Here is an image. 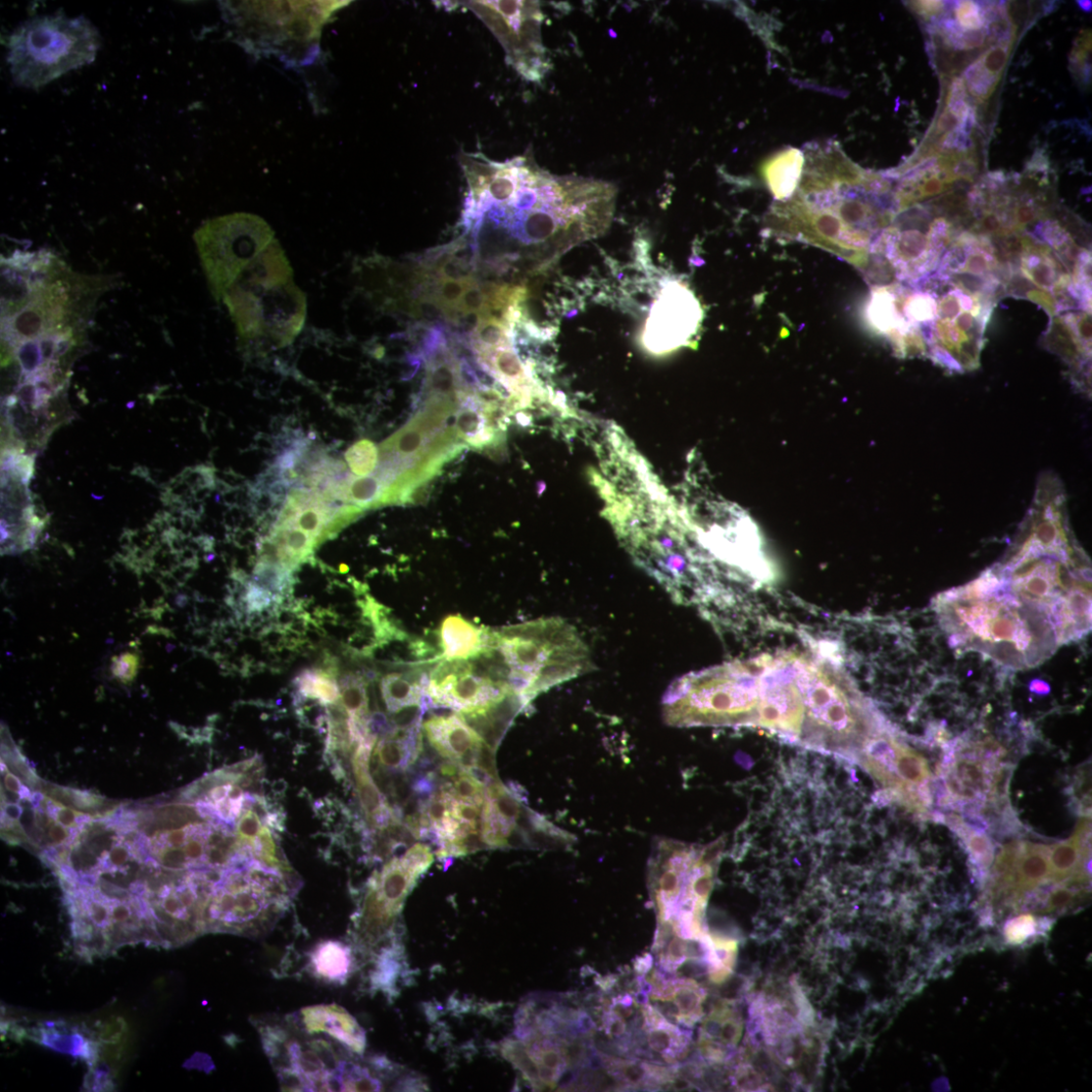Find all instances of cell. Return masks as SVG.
<instances>
[{"label":"cell","instance_id":"cell-1","mask_svg":"<svg viewBox=\"0 0 1092 1092\" xmlns=\"http://www.w3.org/2000/svg\"><path fill=\"white\" fill-rule=\"evenodd\" d=\"M460 162L469 185L463 224L483 264L508 261L541 271L603 235L613 222L615 185L554 175L530 152L502 163L462 152Z\"/></svg>","mask_w":1092,"mask_h":1092},{"label":"cell","instance_id":"cell-2","mask_svg":"<svg viewBox=\"0 0 1092 1092\" xmlns=\"http://www.w3.org/2000/svg\"><path fill=\"white\" fill-rule=\"evenodd\" d=\"M935 610L955 646L1014 670L1035 668L1064 646L1053 621L1010 592L994 569L939 595Z\"/></svg>","mask_w":1092,"mask_h":1092},{"label":"cell","instance_id":"cell-3","mask_svg":"<svg viewBox=\"0 0 1092 1092\" xmlns=\"http://www.w3.org/2000/svg\"><path fill=\"white\" fill-rule=\"evenodd\" d=\"M759 701L755 660L728 663L672 682L664 720L673 727L756 726Z\"/></svg>","mask_w":1092,"mask_h":1092},{"label":"cell","instance_id":"cell-4","mask_svg":"<svg viewBox=\"0 0 1092 1092\" xmlns=\"http://www.w3.org/2000/svg\"><path fill=\"white\" fill-rule=\"evenodd\" d=\"M100 31L83 16L64 13L41 16L22 24L10 37L8 62L15 84L40 89L95 60Z\"/></svg>","mask_w":1092,"mask_h":1092},{"label":"cell","instance_id":"cell-5","mask_svg":"<svg viewBox=\"0 0 1092 1092\" xmlns=\"http://www.w3.org/2000/svg\"><path fill=\"white\" fill-rule=\"evenodd\" d=\"M927 279L934 288L937 304L927 352L950 368H974L1000 295L985 282L968 275L936 272Z\"/></svg>","mask_w":1092,"mask_h":1092},{"label":"cell","instance_id":"cell-6","mask_svg":"<svg viewBox=\"0 0 1092 1092\" xmlns=\"http://www.w3.org/2000/svg\"><path fill=\"white\" fill-rule=\"evenodd\" d=\"M194 239L210 291L220 303L243 271L275 237L263 218L235 213L209 220Z\"/></svg>","mask_w":1092,"mask_h":1092},{"label":"cell","instance_id":"cell-7","mask_svg":"<svg viewBox=\"0 0 1092 1092\" xmlns=\"http://www.w3.org/2000/svg\"><path fill=\"white\" fill-rule=\"evenodd\" d=\"M926 208L899 219L883 230L870 256L886 267L892 277L917 283L938 270L957 229L945 217L931 219Z\"/></svg>","mask_w":1092,"mask_h":1092},{"label":"cell","instance_id":"cell-8","mask_svg":"<svg viewBox=\"0 0 1092 1092\" xmlns=\"http://www.w3.org/2000/svg\"><path fill=\"white\" fill-rule=\"evenodd\" d=\"M222 302L241 339L291 344L305 326L307 300L294 281L273 288L232 285Z\"/></svg>","mask_w":1092,"mask_h":1092},{"label":"cell","instance_id":"cell-9","mask_svg":"<svg viewBox=\"0 0 1092 1092\" xmlns=\"http://www.w3.org/2000/svg\"><path fill=\"white\" fill-rule=\"evenodd\" d=\"M433 862L434 856L427 846L415 844L371 878L356 919L358 937L363 944L374 946L388 935L407 896Z\"/></svg>","mask_w":1092,"mask_h":1092},{"label":"cell","instance_id":"cell-10","mask_svg":"<svg viewBox=\"0 0 1092 1092\" xmlns=\"http://www.w3.org/2000/svg\"><path fill=\"white\" fill-rule=\"evenodd\" d=\"M499 40L509 62L523 77L537 81L550 70L542 44V12L535 2H467Z\"/></svg>","mask_w":1092,"mask_h":1092},{"label":"cell","instance_id":"cell-11","mask_svg":"<svg viewBox=\"0 0 1092 1092\" xmlns=\"http://www.w3.org/2000/svg\"><path fill=\"white\" fill-rule=\"evenodd\" d=\"M509 692L514 691L495 681L475 658L440 662L430 674L427 689L434 705L460 714L483 710Z\"/></svg>","mask_w":1092,"mask_h":1092},{"label":"cell","instance_id":"cell-12","mask_svg":"<svg viewBox=\"0 0 1092 1092\" xmlns=\"http://www.w3.org/2000/svg\"><path fill=\"white\" fill-rule=\"evenodd\" d=\"M803 154L806 164L798 191L802 196L842 188H863L879 196L890 187L883 176L866 172L851 162L837 143L811 145Z\"/></svg>","mask_w":1092,"mask_h":1092},{"label":"cell","instance_id":"cell-13","mask_svg":"<svg viewBox=\"0 0 1092 1092\" xmlns=\"http://www.w3.org/2000/svg\"><path fill=\"white\" fill-rule=\"evenodd\" d=\"M298 1021L309 1036L325 1034L353 1053L363 1054L367 1037L363 1027L342 1007L319 1005L300 1011Z\"/></svg>","mask_w":1092,"mask_h":1092},{"label":"cell","instance_id":"cell-14","mask_svg":"<svg viewBox=\"0 0 1092 1092\" xmlns=\"http://www.w3.org/2000/svg\"><path fill=\"white\" fill-rule=\"evenodd\" d=\"M428 742L436 752L452 762H460L483 742L461 716H435L423 723Z\"/></svg>","mask_w":1092,"mask_h":1092},{"label":"cell","instance_id":"cell-15","mask_svg":"<svg viewBox=\"0 0 1092 1092\" xmlns=\"http://www.w3.org/2000/svg\"><path fill=\"white\" fill-rule=\"evenodd\" d=\"M743 1029L740 1014L729 1005L718 1006L703 1021L700 1047L706 1056L720 1062L725 1053L740 1042Z\"/></svg>","mask_w":1092,"mask_h":1092},{"label":"cell","instance_id":"cell-16","mask_svg":"<svg viewBox=\"0 0 1092 1092\" xmlns=\"http://www.w3.org/2000/svg\"><path fill=\"white\" fill-rule=\"evenodd\" d=\"M805 164V154L795 148H787L765 160L761 174L776 201L783 203L794 196Z\"/></svg>","mask_w":1092,"mask_h":1092},{"label":"cell","instance_id":"cell-17","mask_svg":"<svg viewBox=\"0 0 1092 1092\" xmlns=\"http://www.w3.org/2000/svg\"><path fill=\"white\" fill-rule=\"evenodd\" d=\"M491 635L462 617H449L440 630L443 656L447 660L472 659L490 647Z\"/></svg>","mask_w":1092,"mask_h":1092},{"label":"cell","instance_id":"cell-18","mask_svg":"<svg viewBox=\"0 0 1092 1092\" xmlns=\"http://www.w3.org/2000/svg\"><path fill=\"white\" fill-rule=\"evenodd\" d=\"M706 994L691 979L671 982L664 994L654 997L664 1004V1013L679 1022L693 1024L703 1016Z\"/></svg>","mask_w":1092,"mask_h":1092},{"label":"cell","instance_id":"cell-19","mask_svg":"<svg viewBox=\"0 0 1092 1092\" xmlns=\"http://www.w3.org/2000/svg\"><path fill=\"white\" fill-rule=\"evenodd\" d=\"M349 947L338 941L319 943L310 954L309 969L315 977L327 983H344L352 969Z\"/></svg>","mask_w":1092,"mask_h":1092},{"label":"cell","instance_id":"cell-20","mask_svg":"<svg viewBox=\"0 0 1092 1092\" xmlns=\"http://www.w3.org/2000/svg\"><path fill=\"white\" fill-rule=\"evenodd\" d=\"M428 683L424 674L390 673L381 681V696L391 714L405 706L428 704Z\"/></svg>","mask_w":1092,"mask_h":1092},{"label":"cell","instance_id":"cell-21","mask_svg":"<svg viewBox=\"0 0 1092 1092\" xmlns=\"http://www.w3.org/2000/svg\"><path fill=\"white\" fill-rule=\"evenodd\" d=\"M644 1017L648 1027L647 1040L650 1049L663 1056L667 1063L679 1059L686 1043L677 1027L668 1022L653 1008H646Z\"/></svg>","mask_w":1092,"mask_h":1092},{"label":"cell","instance_id":"cell-22","mask_svg":"<svg viewBox=\"0 0 1092 1092\" xmlns=\"http://www.w3.org/2000/svg\"><path fill=\"white\" fill-rule=\"evenodd\" d=\"M1019 859L1014 882L1023 891L1038 886L1051 876L1049 852L1042 846H1030Z\"/></svg>","mask_w":1092,"mask_h":1092},{"label":"cell","instance_id":"cell-23","mask_svg":"<svg viewBox=\"0 0 1092 1092\" xmlns=\"http://www.w3.org/2000/svg\"><path fill=\"white\" fill-rule=\"evenodd\" d=\"M298 695L303 699H315L321 704L338 702L340 689L334 674L323 670H306L296 679Z\"/></svg>","mask_w":1092,"mask_h":1092},{"label":"cell","instance_id":"cell-24","mask_svg":"<svg viewBox=\"0 0 1092 1092\" xmlns=\"http://www.w3.org/2000/svg\"><path fill=\"white\" fill-rule=\"evenodd\" d=\"M340 699L350 719L370 720L368 685L359 674H346L340 680Z\"/></svg>","mask_w":1092,"mask_h":1092},{"label":"cell","instance_id":"cell-25","mask_svg":"<svg viewBox=\"0 0 1092 1092\" xmlns=\"http://www.w3.org/2000/svg\"><path fill=\"white\" fill-rule=\"evenodd\" d=\"M381 1087L380 1081L369 1069L343 1060L332 1081V1091H378Z\"/></svg>","mask_w":1092,"mask_h":1092},{"label":"cell","instance_id":"cell-26","mask_svg":"<svg viewBox=\"0 0 1092 1092\" xmlns=\"http://www.w3.org/2000/svg\"><path fill=\"white\" fill-rule=\"evenodd\" d=\"M43 793L80 813H100L107 805L102 797L71 788L49 785Z\"/></svg>","mask_w":1092,"mask_h":1092},{"label":"cell","instance_id":"cell-27","mask_svg":"<svg viewBox=\"0 0 1092 1092\" xmlns=\"http://www.w3.org/2000/svg\"><path fill=\"white\" fill-rule=\"evenodd\" d=\"M1051 864V876L1056 881H1063L1072 876L1080 864V845L1075 837L1069 842L1054 847Z\"/></svg>","mask_w":1092,"mask_h":1092},{"label":"cell","instance_id":"cell-28","mask_svg":"<svg viewBox=\"0 0 1092 1092\" xmlns=\"http://www.w3.org/2000/svg\"><path fill=\"white\" fill-rule=\"evenodd\" d=\"M346 460L353 472L359 475H367L376 466L377 449L372 442L363 440L349 449Z\"/></svg>","mask_w":1092,"mask_h":1092},{"label":"cell","instance_id":"cell-29","mask_svg":"<svg viewBox=\"0 0 1092 1092\" xmlns=\"http://www.w3.org/2000/svg\"><path fill=\"white\" fill-rule=\"evenodd\" d=\"M265 823L252 810L244 809L237 822V838L239 849L249 847L251 851L256 847L257 839Z\"/></svg>","mask_w":1092,"mask_h":1092},{"label":"cell","instance_id":"cell-30","mask_svg":"<svg viewBox=\"0 0 1092 1092\" xmlns=\"http://www.w3.org/2000/svg\"><path fill=\"white\" fill-rule=\"evenodd\" d=\"M957 21L958 28L963 31H975L981 30L985 25V16L983 6H979L973 2H962L956 6L954 11Z\"/></svg>","mask_w":1092,"mask_h":1092},{"label":"cell","instance_id":"cell-31","mask_svg":"<svg viewBox=\"0 0 1092 1092\" xmlns=\"http://www.w3.org/2000/svg\"><path fill=\"white\" fill-rule=\"evenodd\" d=\"M449 792L462 800L475 803L478 806H484L486 801V789L469 776L464 769Z\"/></svg>","mask_w":1092,"mask_h":1092},{"label":"cell","instance_id":"cell-32","mask_svg":"<svg viewBox=\"0 0 1092 1092\" xmlns=\"http://www.w3.org/2000/svg\"><path fill=\"white\" fill-rule=\"evenodd\" d=\"M428 710V704L410 705L392 713L391 722L397 730H409L421 726L422 720Z\"/></svg>","mask_w":1092,"mask_h":1092},{"label":"cell","instance_id":"cell-33","mask_svg":"<svg viewBox=\"0 0 1092 1092\" xmlns=\"http://www.w3.org/2000/svg\"><path fill=\"white\" fill-rule=\"evenodd\" d=\"M273 601L274 598L273 594L266 589L256 585L254 582L247 584L243 603L245 604L248 614H261L269 607H272L271 605Z\"/></svg>","mask_w":1092,"mask_h":1092},{"label":"cell","instance_id":"cell-34","mask_svg":"<svg viewBox=\"0 0 1092 1092\" xmlns=\"http://www.w3.org/2000/svg\"><path fill=\"white\" fill-rule=\"evenodd\" d=\"M689 956L690 951L688 944L681 938L674 937L669 943L667 950L664 951L662 959L663 968L669 971L676 970L683 965Z\"/></svg>","mask_w":1092,"mask_h":1092},{"label":"cell","instance_id":"cell-35","mask_svg":"<svg viewBox=\"0 0 1092 1092\" xmlns=\"http://www.w3.org/2000/svg\"><path fill=\"white\" fill-rule=\"evenodd\" d=\"M1090 55H1091V38L1083 36L1078 39V44L1075 45L1072 51V64L1073 69L1078 70L1080 80L1087 81L1088 69L1090 70Z\"/></svg>","mask_w":1092,"mask_h":1092},{"label":"cell","instance_id":"cell-36","mask_svg":"<svg viewBox=\"0 0 1092 1092\" xmlns=\"http://www.w3.org/2000/svg\"><path fill=\"white\" fill-rule=\"evenodd\" d=\"M475 766L486 770L493 779L499 780L496 766V751L484 741L481 742L477 748Z\"/></svg>","mask_w":1092,"mask_h":1092},{"label":"cell","instance_id":"cell-37","mask_svg":"<svg viewBox=\"0 0 1092 1092\" xmlns=\"http://www.w3.org/2000/svg\"><path fill=\"white\" fill-rule=\"evenodd\" d=\"M913 10L924 19L934 18L943 13L945 3L943 2H917L911 4Z\"/></svg>","mask_w":1092,"mask_h":1092},{"label":"cell","instance_id":"cell-38","mask_svg":"<svg viewBox=\"0 0 1092 1092\" xmlns=\"http://www.w3.org/2000/svg\"><path fill=\"white\" fill-rule=\"evenodd\" d=\"M49 1046L63 1053H74V1049L78 1046V1037L57 1036L48 1038Z\"/></svg>","mask_w":1092,"mask_h":1092},{"label":"cell","instance_id":"cell-39","mask_svg":"<svg viewBox=\"0 0 1092 1092\" xmlns=\"http://www.w3.org/2000/svg\"><path fill=\"white\" fill-rule=\"evenodd\" d=\"M1071 893L1067 890H1059L1050 898V910L1066 907L1071 901Z\"/></svg>","mask_w":1092,"mask_h":1092},{"label":"cell","instance_id":"cell-40","mask_svg":"<svg viewBox=\"0 0 1092 1092\" xmlns=\"http://www.w3.org/2000/svg\"><path fill=\"white\" fill-rule=\"evenodd\" d=\"M90 913L92 919L96 923L102 924L104 921L107 920L108 911L103 905L99 903L93 902L90 904Z\"/></svg>","mask_w":1092,"mask_h":1092},{"label":"cell","instance_id":"cell-41","mask_svg":"<svg viewBox=\"0 0 1092 1092\" xmlns=\"http://www.w3.org/2000/svg\"><path fill=\"white\" fill-rule=\"evenodd\" d=\"M123 1030L124 1022H120V1019H118V1021L112 1022L106 1026L103 1034V1039L105 1041L115 1040L123 1033Z\"/></svg>","mask_w":1092,"mask_h":1092},{"label":"cell","instance_id":"cell-42","mask_svg":"<svg viewBox=\"0 0 1092 1092\" xmlns=\"http://www.w3.org/2000/svg\"><path fill=\"white\" fill-rule=\"evenodd\" d=\"M5 784H6V788L11 793H14L18 796L23 795V793H22V788L23 787L21 785V782H20L19 778L15 774L7 772V775L5 777Z\"/></svg>","mask_w":1092,"mask_h":1092},{"label":"cell","instance_id":"cell-43","mask_svg":"<svg viewBox=\"0 0 1092 1092\" xmlns=\"http://www.w3.org/2000/svg\"><path fill=\"white\" fill-rule=\"evenodd\" d=\"M5 813L6 818L12 822L19 821L22 818L21 806L17 805L16 802H10L9 805L6 806Z\"/></svg>","mask_w":1092,"mask_h":1092},{"label":"cell","instance_id":"cell-44","mask_svg":"<svg viewBox=\"0 0 1092 1092\" xmlns=\"http://www.w3.org/2000/svg\"><path fill=\"white\" fill-rule=\"evenodd\" d=\"M112 915L114 919L118 921H124L128 918H130V910H128L125 906L120 905L114 908Z\"/></svg>","mask_w":1092,"mask_h":1092},{"label":"cell","instance_id":"cell-45","mask_svg":"<svg viewBox=\"0 0 1092 1092\" xmlns=\"http://www.w3.org/2000/svg\"><path fill=\"white\" fill-rule=\"evenodd\" d=\"M1078 5L1085 12L1091 11V2H1078Z\"/></svg>","mask_w":1092,"mask_h":1092}]
</instances>
